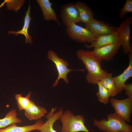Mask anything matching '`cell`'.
Returning a JSON list of instances; mask_svg holds the SVG:
<instances>
[{
  "label": "cell",
  "instance_id": "cell-1",
  "mask_svg": "<svg viewBox=\"0 0 132 132\" xmlns=\"http://www.w3.org/2000/svg\"><path fill=\"white\" fill-rule=\"evenodd\" d=\"M76 55L85 65L88 73L86 79L89 84H96L108 73L101 67L100 59L93 55L92 51L79 49Z\"/></svg>",
  "mask_w": 132,
  "mask_h": 132
},
{
  "label": "cell",
  "instance_id": "cell-2",
  "mask_svg": "<svg viewBox=\"0 0 132 132\" xmlns=\"http://www.w3.org/2000/svg\"><path fill=\"white\" fill-rule=\"evenodd\" d=\"M107 120L105 119L100 121L93 119V125L100 130L105 132L116 131L125 132L132 131V126L116 113H110L107 115Z\"/></svg>",
  "mask_w": 132,
  "mask_h": 132
},
{
  "label": "cell",
  "instance_id": "cell-3",
  "mask_svg": "<svg viewBox=\"0 0 132 132\" xmlns=\"http://www.w3.org/2000/svg\"><path fill=\"white\" fill-rule=\"evenodd\" d=\"M59 119L62 124L61 132H89L84 124L85 118L82 115L75 116L70 110H67L62 114Z\"/></svg>",
  "mask_w": 132,
  "mask_h": 132
},
{
  "label": "cell",
  "instance_id": "cell-4",
  "mask_svg": "<svg viewBox=\"0 0 132 132\" xmlns=\"http://www.w3.org/2000/svg\"><path fill=\"white\" fill-rule=\"evenodd\" d=\"M132 23V17H126L118 27L115 28L119 34L118 43L123 47V53L128 54L132 51L130 45V26Z\"/></svg>",
  "mask_w": 132,
  "mask_h": 132
},
{
  "label": "cell",
  "instance_id": "cell-5",
  "mask_svg": "<svg viewBox=\"0 0 132 132\" xmlns=\"http://www.w3.org/2000/svg\"><path fill=\"white\" fill-rule=\"evenodd\" d=\"M47 58L52 61L55 64L58 72L57 79L53 84L54 87H56L58 84L59 80L63 79L66 84L69 83V81L67 77V75L72 71H84V69L74 70L68 68L69 65L68 63L64 60L63 58H59L57 55L53 51L50 50L47 52Z\"/></svg>",
  "mask_w": 132,
  "mask_h": 132
},
{
  "label": "cell",
  "instance_id": "cell-6",
  "mask_svg": "<svg viewBox=\"0 0 132 132\" xmlns=\"http://www.w3.org/2000/svg\"><path fill=\"white\" fill-rule=\"evenodd\" d=\"M66 34L72 40L78 43L92 44L96 37L87 28L73 24L66 27Z\"/></svg>",
  "mask_w": 132,
  "mask_h": 132
},
{
  "label": "cell",
  "instance_id": "cell-7",
  "mask_svg": "<svg viewBox=\"0 0 132 132\" xmlns=\"http://www.w3.org/2000/svg\"><path fill=\"white\" fill-rule=\"evenodd\" d=\"M115 113L125 121L130 122L132 112V99L119 100L112 98L110 100Z\"/></svg>",
  "mask_w": 132,
  "mask_h": 132
},
{
  "label": "cell",
  "instance_id": "cell-8",
  "mask_svg": "<svg viewBox=\"0 0 132 132\" xmlns=\"http://www.w3.org/2000/svg\"><path fill=\"white\" fill-rule=\"evenodd\" d=\"M60 13L62 21L66 27L81 22L75 4L69 3L65 4L62 7Z\"/></svg>",
  "mask_w": 132,
  "mask_h": 132
},
{
  "label": "cell",
  "instance_id": "cell-9",
  "mask_svg": "<svg viewBox=\"0 0 132 132\" xmlns=\"http://www.w3.org/2000/svg\"><path fill=\"white\" fill-rule=\"evenodd\" d=\"M85 27L96 37L111 33L116 31L115 27L94 18L85 23Z\"/></svg>",
  "mask_w": 132,
  "mask_h": 132
},
{
  "label": "cell",
  "instance_id": "cell-10",
  "mask_svg": "<svg viewBox=\"0 0 132 132\" xmlns=\"http://www.w3.org/2000/svg\"><path fill=\"white\" fill-rule=\"evenodd\" d=\"M121 46L118 43L95 48L92 51L93 55L100 60L108 61L111 60L120 49Z\"/></svg>",
  "mask_w": 132,
  "mask_h": 132
},
{
  "label": "cell",
  "instance_id": "cell-11",
  "mask_svg": "<svg viewBox=\"0 0 132 132\" xmlns=\"http://www.w3.org/2000/svg\"><path fill=\"white\" fill-rule=\"evenodd\" d=\"M57 109L56 107H53L46 115L47 121L38 130L40 132H57L54 129L53 124L56 121L59 120L64 111L61 108L58 111L55 112Z\"/></svg>",
  "mask_w": 132,
  "mask_h": 132
},
{
  "label": "cell",
  "instance_id": "cell-12",
  "mask_svg": "<svg viewBox=\"0 0 132 132\" xmlns=\"http://www.w3.org/2000/svg\"><path fill=\"white\" fill-rule=\"evenodd\" d=\"M119 34L116 31L109 34L96 37L93 42L90 45H85L86 47H99L106 45L118 43Z\"/></svg>",
  "mask_w": 132,
  "mask_h": 132
},
{
  "label": "cell",
  "instance_id": "cell-13",
  "mask_svg": "<svg viewBox=\"0 0 132 132\" xmlns=\"http://www.w3.org/2000/svg\"><path fill=\"white\" fill-rule=\"evenodd\" d=\"M128 55L129 60L128 67L120 75L113 77L118 93L122 92L126 81L132 76V51Z\"/></svg>",
  "mask_w": 132,
  "mask_h": 132
},
{
  "label": "cell",
  "instance_id": "cell-14",
  "mask_svg": "<svg viewBox=\"0 0 132 132\" xmlns=\"http://www.w3.org/2000/svg\"><path fill=\"white\" fill-rule=\"evenodd\" d=\"M41 8L44 19L46 21H54L59 25L56 14L51 6V4L49 0H36Z\"/></svg>",
  "mask_w": 132,
  "mask_h": 132
},
{
  "label": "cell",
  "instance_id": "cell-15",
  "mask_svg": "<svg viewBox=\"0 0 132 132\" xmlns=\"http://www.w3.org/2000/svg\"><path fill=\"white\" fill-rule=\"evenodd\" d=\"M47 112L45 108L37 106L31 100L30 105L25 110L24 114L30 120H37L44 116Z\"/></svg>",
  "mask_w": 132,
  "mask_h": 132
},
{
  "label": "cell",
  "instance_id": "cell-16",
  "mask_svg": "<svg viewBox=\"0 0 132 132\" xmlns=\"http://www.w3.org/2000/svg\"><path fill=\"white\" fill-rule=\"evenodd\" d=\"M43 121L39 119L34 124L23 126H19L16 123L11 124L4 128L0 129V132H29L34 130H38L43 123Z\"/></svg>",
  "mask_w": 132,
  "mask_h": 132
},
{
  "label": "cell",
  "instance_id": "cell-17",
  "mask_svg": "<svg viewBox=\"0 0 132 132\" xmlns=\"http://www.w3.org/2000/svg\"><path fill=\"white\" fill-rule=\"evenodd\" d=\"M28 9L26 12L25 16L24 18V25L22 29L17 31H9L8 32L9 34H15L16 36L18 34H23L25 37V43H28L32 44L33 43V38L29 34L28 30L29 26L32 17L30 16L31 7L30 6V1Z\"/></svg>",
  "mask_w": 132,
  "mask_h": 132
},
{
  "label": "cell",
  "instance_id": "cell-18",
  "mask_svg": "<svg viewBox=\"0 0 132 132\" xmlns=\"http://www.w3.org/2000/svg\"><path fill=\"white\" fill-rule=\"evenodd\" d=\"M75 4L79 12L81 22L86 23L93 18V11L86 3L78 1Z\"/></svg>",
  "mask_w": 132,
  "mask_h": 132
},
{
  "label": "cell",
  "instance_id": "cell-19",
  "mask_svg": "<svg viewBox=\"0 0 132 132\" xmlns=\"http://www.w3.org/2000/svg\"><path fill=\"white\" fill-rule=\"evenodd\" d=\"M100 81L109 91L110 96L114 97L118 93L112 74L107 73Z\"/></svg>",
  "mask_w": 132,
  "mask_h": 132
},
{
  "label": "cell",
  "instance_id": "cell-20",
  "mask_svg": "<svg viewBox=\"0 0 132 132\" xmlns=\"http://www.w3.org/2000/svg\"><path fill=\"white\" fill-rule=\"evenodd\" d=\"M17 114L15 109H12L9 111L4 118L0 119V129L6 127L12 124L21 123V120L17 117Z\"/></svg>",
  "mask_w": 132,
  "mask_h": 132
},
{
  "label": "cell",
  "instance_id": "cell-21",
  "mask_svg": "<svg viewBox=\"0 0 132 132\" xmlns=\"http://www.w3.org/2000/svg\"><path fill=\"white\" fill-rule=\"evenodd\" d=\"M32 92H29L25 97L22 96L21 94L15 95V99L17 103L19 110L21 111L26 110L30 106L31 100L30 99Z\"/></svg>",
  "mask_w": 132,
  "mask_h": 132
},
{
  "label": "cell",
  "instance_id": "cell-22",
  "mask_svg": "<svg viewBox=\"0 0 132 132\" xmlns=\"http://www.w3.org/2000/svg\"><path fill=\"white\" fill-rule=\"evenodd\" d=\"M99 88L97 95L99 100L104 104L109 103V98L110 95L109 91L103 85L100 81L97 83Z\"/></svg>",
  "mask_w": 132,
  "mask_h": 132
},
{
  "label": "cell",
  "instance_id": "cell-23",
  "mask_svg": "<svg viewBox=\"0 0 132 132\" xmlns=\"http://www.w3.org/2000/svg\"><path fill=\"white\" fill-rule=\"evenodd\" d=\"M24 0H5L8 10H13L17 12L24 4Z\"/></svg>",
  "mask_w": 132,
  "mask_h": 132
},
{
  "label": "cell",
  "instance_id": "cell-24",
  "mask_svg": "<svg viewBox=\"0 0 132 132\" xmlns=\"http://www.w3.org/2000/svg\"><path fill=\"white\" fill-rule=\"evenodd\" d=\"M132 12V0H127L124 4L120 9L119 16L121 18H124L127 13Z\"/></svg>",
  "mask_w": 132,
  "mask_h": 132
},
{
  "label": "cell",
  "instance_id": "cell-25",
  "mask_svg": "<svg viewBox=\"0 0 132 132\" xmlns=\"http://www.w3.org/2000/svg\"><path fill=\"white\" fill-rule=\"evenodd\" d=\"M125 91V94L129 98L132 99V83L128 84H125L123 87V89Z\"/></svg>",
  "mask_w": 132,
  "mask_h": 132
},
{
  "label": "cell",
  "instance_id": "cell-26",
  "mask_svg": "<svg viewBox=\"0 0 132 132\" xmlns=\"http://www.w3.org/2000/svg\"><path fill=\"white\" fill-rule=\"evenodd\" d=\"M114 132H132V131H131L127 132H123V131H116Z\"/></svg>",
  "mask_w": 132,
  "mask_h": 132
},
{
  "label": "cell",
  "instance_id": "cell-27",
  "mask_svg": "<svg viewBox=\"0 0 132 132\" xmlns=\"http://www.w3.org/2000/svg\"><path fill=\"white\" fill-rule=\"evenodd\" d=\"M5 3V2L4 1V2L2 4H1L0 6V8L1 7H2L4 4Z\"/></svg>",
  "mask_w": 132,
  "mask_h": 132
}]
</instances>
